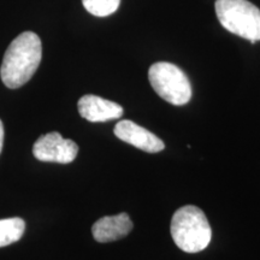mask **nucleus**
<instances>
[{
	"mask_svg": "<svg viewBox=\"0 0 260 260\" xmlns=\"http://www.w3.org/2000/svg\"><path fill=\"white\" fill-rule=\"evenodd\" d=\"M25 222L19 217L0 219V247L17 242L23 236Z\"/></svg>",
	"mask_w": 260,
	"mask_h": 260,
	"instance_id": "9",
	"label": "nucleus"
},
{
	"mask_svg": "<svg viewBox=\"0 0 260 260\" xmlns=\"http://www.w3.org/2000/svg\"><path fill=\"white\" fill-rule=\"evenodd\" d=\"M219 23L252 44L260 40V10L248 0H216Z\"/></svg>",
	"mask_w": 260,
	"mask_h": 260,
	"instance_id": "3",
	"label": "nucleus"
},
{
	"mask_svg": "<svg viewBox=\"0 0 260 260\" xmlns=\"http://www.w3.org/2000/svg\"><path fill=\"white\" fill-rule=\"evenodd\" d=\"M77 153L79 146L76 142L64 139L57 132L41 135L32 146V154L40 161L69 164L76 159Z\"/></svg>",
	"mask_w": 260,
	"mask_h": 260,
	"instance_id": "5",
	"label": "nucleus"
},
{
	"mask_svg": "<svg viewBox=\"0 0 260 260\" xmlns=\"http://www.w3.org/2000/svg\"><path fill=\"white\" fill-rule=\"evenodd\" d=\"M79 112L82 118L89 122H106L119 118L123 115V107L119 104L87 94L77 103Z\"/></svg>",
	"mask_w": 260,
	"mask_h": 260,
	"instance_id": "7",
	"label": "nucleus"
},
{
	"mask_svg": "<svg viewBox=\"0 0 260 260\" xmlns=\"http://www.w3.org/2000/svg\"><path fill=\"white\" fill-rule=\"evenodd\" d=\"M3 144H4V124H3L2 119H0V153H2Z\"/></svg>",
	"mask_w": 260,
	"mask_h": 260,
	"instance_id": "11",
	"label": "nucleus"
},
{
	"mask_svg": "<svg viewBox=\"0 0 260 260\" xmlns=\"http://www.w3.org/2000/svg\"><path fill=\"white\" fill-rule=\"evenodd\" d=\"M134 224L126 213L106 216L96 220L92 226L94 240L100 243H107L121 240L132 232Z\"/></svg>",
	"mask_w": 260,
	"mask_h": 260,
	"instance_id": "8",
	"label": "nucleus"
},
{
	"mask_svg": "<svg viewBox=\"0 0 260 260\" xmlns=\"http://www.w3.org/2000/svg\"><path fill=\"white\" fill-rule=\"evenodd\" d=\"M113 133L119 140L147 153H158L165 148L164 142L158 136L132 121H119Z\"/></svg>",
	"mask_w": 260,
	"mask_h": 260,
	"instance_id": "6",
	"label": "nucleus"
},
{
	"mask_svg": "<svg viewBox=\"0 0 260 260\" xmlns=\"http://www.w3.org/2000/svg\"><path fill=\"white\" fill-rule=\"evenodd\" d=\"M152 88L165 102L181 106L191 98V86L187 75L175 64L168 61L154 63L148 70Z\"/></svg>",
	"mask_w": 260,
	"mask_h": 260,
	"instance_id": "4",
	"label": "nucleus"
},
{
	"mask_svg": "<svg viewBox=\"0 0 260 260\" xmlns=\"http://www.w3.org/2000/svg\"><path fill=\"white\" fill-rule=\"evenodd\" d=\"M42 57L40 38L32 31L19 34L6 50L0 76L6 87L16 89L31 79Z\"/></svg>",
	"mask_w": 260,
	"mask_h": 260,
	"instance_id": "1",
	"label": "nucleus"
},
{
	"mask_svg": "<svg viewBox=\"0 0 260 260\" xmlns=\"http://www.w3.org/2000/svg\"><path fill=\"white\" fill-rule=\"evenodd\" d=\"M171 236L178 248L186 253L204 251L212 239V230L205 213L194 205L181 207L171 219Z\"/></svg>",
	"mask_w": 260,
	"mask_h": 260,
	"instance_id": "2",
	"label": "nucleus"
},
{
	"mask_svg": "<svg viewBox=\"0 0 260 260\" xmlns=\"http://www.w3.org/2000/svg\"><path fill=\"white\" fill-rule=\"evenodd\" d=\"M84 9L96 17H106L115 14L121 0H82Z\"/></svg>",
	"mask_w": 260,
	"mask_h": 260,
	"instance_id": "10",
	"label": "nucleus"
}]
</instances>
